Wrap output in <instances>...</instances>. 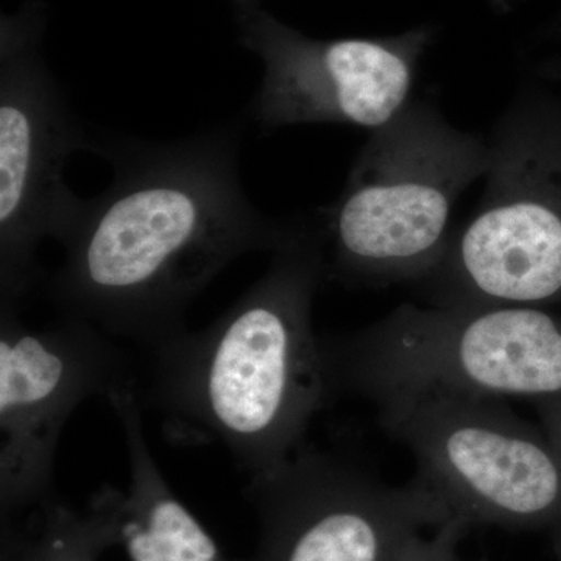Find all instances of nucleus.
<instances>
[{
  "label": "nucleus",
  "mask_w": 561,
  "mask_h": 561,
  "mask_svg": "<svg viewBox=\"0 0 561 561\" xmlns=\"http://www.w3.org/2000/svg\"><path fill=\"white\" fill-rule=\"evenodd\" d=\"M332 398H542L561 394V319L534 306L402 302L345 337L321 339Z\"/></svg>",
  "instance_id": "39448f33"
},
{
  "label": "nucleus",
  "mask_w": 561,
  "mask_h": 561,
  "mask_svg": "<svg viewBox=\"0 0 561 561\" xmlns=\"http://www.w3.org/2000/svg\"><path fill=\"white\" fill-rule=\"evenodd\" d=\"M95 138L73 117L50 73L24 55H7L0 77V301L21 306L38 283L36 251L61 242L80 197L65 183L77 150Z\"/></svg>",
  "instance_id": "1a4fd4ad"
},
{
  "label": "nucleus",
  "mask_w": 561,
  "mask_h": 561,
  "mask_svg": "<svg viewBox=\"0 0 561 561\" xmlns=\"http://www.w3.org/2000/svg\"><path fill=\"white\" fill-rule=\"evenodd\" d=\"M481 561H485V560H481Z\"/></svg>",
  "instance_id": "f3484780"
},
{
  "label": "nucleus",
  "mask_w": 561,
  "mask_h": 561,
  "mask_svg": "<svg viewBox=\"0 0 561 561\" xmlns=\"http://www.w3.org/2000/svg\"><path fill=\"white\" fill-rule=\"evenodd\" d=\"M111 548H117V538L108 485L84 508L54 496L24 522L2 519L0 561H99Z\"/></svg>",
  "instance_id": "f8f14e48"
},
{
  "label": "nucleus",
  "mask_w": 561,
  "mask_h": 561,
  "mask_svg": "<svg viewBox=\"0 0 561 561\" xmlns=\"http://www.w3.org/2000/svg\"><path fill=\"white\" fill-rule=\"evenodd\" d=\"M245 122L171 142L95 138L114 169L110 187L80 198L47 283L60 313L147 348L186 331L187 308L232 261L275 251L294 219L273 220L239 173Z\"/></svg>",
  "instance_id": "f257e3e1"
},
{
  "label": "nucleus",
  "mask_w": 561,
  "mask_h": 561,
  "mask_svg": "<svg viewBox=\"0 0 561 561\" xmlns=\"http://www.w3.org/2000/svg\"><path fill=\"white\" fill-rule=\"evenodd\" d=\"M486 168V136L461 130L435 103L412 98L370 131L337 201L311 214L327 280L416 286L445 253L454 205Z\"/></svg>",
  "instance_id": "7ed1b4c3"
},
{
  "label": "nucleus",
  "mask_w": 561,
  "mask_h": 561,
  "mask_svg": "<svg viewBox=\"0 0 561 561\" xmlns=\"http://www.w3.org/2000/svg\"><path fill=\"white\" fill-rule=\"evenodd\" d=\"M556 551L557 556H559V560L561 561V523L557 524Z\"/></svg>",
  "instance_id": "dca6fc26"
},
{
  "label": "nucleus",
  "mask_w": 561,
  "mask_h": 561,
  "mask_svg": "<svg viewBox=\"0 0 561 561\" xmlns=\"http://www.w3.org/2000/svg\"><path fill=\"white\" fill-rule=\"evenodd\" d=\"M468 529L467 524L453 518L435 529L434 537L424 538L420 534L409 538L390 561H460L457 545Z\"/></svg>",
  "instance_id": "ddd939ff"
},
{
  "label": "nucleus",
  "mask_w": 561,
  "mask_h": 561,
  "mask_svg": "<svg viewBox=\"0 0 561 561\" xmlns=\"http://www.w3.org/2000/svg\"><path fill=\"white\" fill-rule=\"evenodd\" d=\"M291 219L267 271L219 319L151 350L149 401L165 435L220 443L250 478L300 451L332 400L312 321L323 242L312 216Z\"/></svg>",
  "instance_id": "f03ea898"
},
{
  "label": "nucleus",
  "mask_w": 561,
  "mask_h": 561,
  "mask_svg": "<svg viewBox=\"0 0 561 561\" xmlns=\"http://www.w3.org/2000/svg\"><path fill=\"white\" fill-rule=\"evenodd\" d=\"M111 411L127 448L130 483L108 485L117 546L130 561H241L230 559L194 513L173 493L144 430L135 379L111 390Z\"/></svg>",
  "instance_id": "9b49d317"
},
{
  "label": "nucleus",
  "mask_w": 561,
  "mask_h": 561,
  "mask_svg": "<svg viewBox=\"0 0 561 561\" xmlns=\"http://www.w3.org/2000/svg\"><path fill=\"white\" fill-rule=\"evenodd\" d=\"M376 408L454 519L516 530L561 523V457L504 401L430 394Z\"/></svg>",
  "instance_id": "423d86ee"
},
{
  "label": "nucleus",
  "mask_w": 561,
  "mask_h": 561,
  "mask_svg": "<svg viewBox=\"0 0 561 561\" xmlns=\"http://www.w3.org/2000/svg\"><path fill=\"white\" fill-rule=\"evenodd\" d=\"M540 401L561 445V402L559 397L556 394V397L542 398Z\"/></svg>",
  "instance_id": "4468645a"
},
{
  "label": "nucleus",
  "mask_w": 561,
  "mask_h": 561,
  "mask_svg": "<svg viewBox=\"0 0 561 561\" xmlns=\"http://www.w3.org/2000/svg\"><path fill=\"white\" fill-rule=\"evenodd\" d=\"M485 190L419 287L440 308L561 302V98L524 83L491 127Z\"/></svg>",
  "instance_id": "20e7f679"
},
{
  "label": "nucleus",
  "mask_w": 561,
  "mask_h": 561,
  "mask_svg": "<svg viewBox=\"0 0 561 561\" xmlns=\"http://www.w3.org/2000/svg\"><path fill=\"white\" fill-rule=\"evenodd\" d=\"M542 76L549 80H561V60L549 62L545 68Z\"/></svg>",
  "instance_id": "2eb2a0df"
},
{
  "label": "nucleus",
  "mask_w": 561,
  "mask_h": 561,
  "mask_svg": "<svg viewBox=\"0 0 561 561\" xmlns=\"http://www.w3.org/2000/svg\"><path fill=\"white\" fill-rule=\"evenodd\" d=\"M260 523L247 561H390L409 538L451 522L448 505L415 478L389 485L337 454L306 448L250 478Z\"/></svg>",
  "instance_id": "6e6552de"
},
{
  "label": "nucleus",
  "mask_w": 561,
  "mask_h": 561,
  "mask_svg": "<svg viewBox=\"0 0 561 561\" xmlns=\"http://www.w3.org/2000/svg\"><path fill=\"white\" fill-rule=\"evenodd\" d=\"M133 381L121 350L90 321L60 313L43 328L0 301V512L2 519L57 496L62 430L92 397Z\"/></svg>",
  "instance_id": "0eeeda50"
},
{
  "label": "nucleus",
  "mask_w": 561,
  "mask_h": 561,
  "mask_svg": "<svg viewBox=\"0 0 561 561\" xmlns=\"http://www.w3.org/2000/svg\"><path fill=\"white\" fill-rule=\"evenodd\" d=\"M257 36L265 73L250 116L264 131L312 124L378 130L412 101L426 46L421 32L313 43L265 27Z\"/></svg>",
  "instance_id": "9d476101"
}]
</instances>
